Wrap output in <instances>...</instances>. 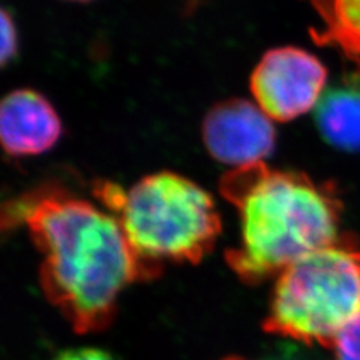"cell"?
<instances>
[{
  "mask_svg": "<svg viewBox=\"0 0 360 360\" xmlns=\"http://www.w3.org/2000/svg\"><path fill=\"white\" fill-rule=\"evenodd\" d=\"M2 224L26 225L42 255L45 296L78 333L108 328L120 292L161 272L135 252L111 212L60 188L45 186L6 202Z\"/></svg>",
  "mask_w": 360,
  "mask_h": 360,
  "instance_id": "1",
  "label": "cell"
},
{
  "mask_svg": "<svg viewBox=\"0 0 360 360\" xmlns=\"http://www.w3.org/2000/svg\"><path fill=\"white\" fill-rule=\"evenodd\" d=\"M221 194L238 210L240 242L225 252L243 283L255 285L340 242L342 202L336 188L264 162L225 173Z\"/></svg>",
  "mask_w": 360,
  "mask_h": 360,
  "instance_id": "2",
  "label": "cell"
},
{
  "mask_svg": "<svg viewBox=\"0 0 360 360\" xmlns=\"http://www.w3.org/2000/svg\"><path fill=\"white\" fill-rule=\"evenodd\" d=\"M95 195L117 218L135 252L155 266L200 263L221 233L209 193L176 173L146 176L128 191L99 182Z\"/></svg>",
  "mask_w": 360,
  "mask_h": 360,
  "instance_id": "3",
  "label": "cell"
},
{
  "mask_svg": "<svg viewBox=\"0 0 360 360\" xmlns=\"http://www.w3.org/2000/svg\"><path fill=\"white\" fill-rule=\"evenodd\" d=\"M360 319V250L340 240L276 276L263 329L308 345H333Z\"/></svg>",
  "mask_w": 360,
  "mask_h": 360,
  "instance_id": "4",
  "label": "cell"
},
{
  "mask_svg": "<svg viewBox=\"0 0 360 360\" xmlns=\"http://www.w3.org/2000/svg\"><path fill=\"white\" fill-rule=\"evenodd\" d=\"M328 70L312 53L297 47L267 51L251 75V94L264 115L288 122L317 107Z\"/></svg>",
  "mask_w": 360,
  "mask_h": 360,
  "instance_id": "5",
  "label": "cell"
},
{
  "mask_svg": "<svg viewBox=\"0 0 360 360\" xmlns=\"http://www.w3.org/2000/svg\"><path fill=\"white\" fill-rule=\"evenodd\" d=\"M257 104L227 99L213 107L202 122V141L217 161L245 167L264 162L275 149L276 132Z\"/></svg>",
  "mask_w": 360,
  "mask_h": 360,
  "instance_id": "6",
  "label": "cell"
},
{
  "mask_svg": "<svg viewBox=\"0 0 360 360\" xmlns=\"http://www.w3.org/2000/svg\"><path fill=\"white\" fill-rule=\"evenodd\" d=\"M62 120L54 107L35 90L9 94L0 107V139L11 156L50 150L62 137Z\"/></svg>",
  "mask_w": 360,
  "mask_h": 360,
  "instance_id": "7",
  "label": "cell"
},
{
  "mask_svg": "<svg viewBox=\"0 0 360 360\" xmlns=\"http://www.w3.org/2000/svg\"><path fill=\"white\" fill-rule=\"evenodd\" d=\"M315 125L324 141L342 152H360V74L345 75L315 107Z\"/></svg>",
  "mask_w": 360,
  "mask_h": 360,
  "instance_id": "8",
  "label": "cell"
},
{
  "mask_svg": "<svg viewBox=\"0 0 360 360\" xmlns=\"http://www.w3.org/2000/svg\"><path fill=\"white\" fill-rule=\"evenodd\" d=\"M324 29L314 30L321 44L340 49L347 58L360 59V0H311Z\"/></svg>",
  "mask_w": 360,
  "mask_h": 360,
  "instance_id": "9",
  "label": "cell"
},
{
  "mask_svg": "<svg viewBox=\"0 0 360 360\" xmlns=\"http://www.w3.org/2000/svg\"><path fill=\"white\" fill-rule=\"evenodd\" d=\"M335 352V360H360V319L336 336L332 345Z\"/></svg>",
  "mask_w": 360,
  "mask_h": 360,
  "instance_id": "10",
  "label": "cell"
},
{
  "mask_svg": "<svg viewBox=\"0 0 360 360\" xmlns=\"http://www.w3.org/2000/svg\"><path fill=\"white\" fill-rule=\"evenodd\" d=\"M2 63L6 65L11 59H14V56L17 53V29L13 18L8 14V11H4L2 13Z\"/></svg>",
  "mask_w": 360,
  "mask_h": 360,
  "instance_id": "11",
  "label": "cell"
},
{
  "mask_svg": "<svg viewBox=\"0 0 360 360\" xmlns=\"http://www.w3.org/2000/svg\"><path fill=\"white\" fill-rule=\"evenodd\" d=\"M54 360H115L112 356L99 348H74V350L62 352Z\"/></svg>",
  "mask_w": 360,
  "mask_h": 360,
  "instance_id": "12",
  "label": "cell"
},
{
  "mask_svg": "<svg viewBox=\"0 0 360 360\" xmlns=\"http://www.w3.org/2000/svg\"><path fill=\"white\" fill-rule=\"evenodd\" d=\"M74 2H89V0H74Z\"/></svg>",
  "mask_w": 360,
  "mask_h": 360,
  "instance_id": "13",
  "label": "cell"
}]
</instances>
